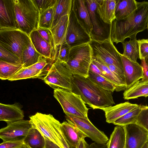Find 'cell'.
I'll return each instance as SVG.
<instances>
[{"instance_id": "3", "label": "cell", "mask_w": 148, "mask_h": 148, "mask_svg": "<svg viewBox=\"0 0 148 148\" xmlns=\"http://www.w3.org/2000/svg\"><path fill=\"white\" fill-rule=\"evenodd\" d=\"M16 29L29 36L38 27L40 14L34 0H14Z\"/></svg>"}, {"instance_id": "49", "label": "cell", "mask_w": 148, "mask_h": 148, "mask_svg": "<svg viewBox=\"0 0 148 148\" xmlns=\"http://www.w3.org/2000/svg\"><path fill=\"white\" fill-rule=\"evenodd\" d=\"M88 148H107V144H100L95 143L88 145Z\"/></svg>"}, {"instance_id": "47", "label": "cell", "mask_w": 148, "mask_h": 148, "mask_svg": "<svg viewBox=\"0 0 148 148\" xmlns=\"http://www.w3.org/2000/svg\"><path fill=\"white\" fill-rule=\"evenodd\" d=\"M89 70L94 73L103 77V75L100 70L92 62L90 66Z\"/></svg>"}, {"instance_id": "8", "label": "cell", "mask_w": 148, "mask_h": 148, "mask_svg": "<svg viewBox=\"0 0 148 148\" xmlns=\"http://www.w3.org/2000/svg\"><path fill=\"white\" fill-rule=\"evenodd\" d=\"M89 44L92 49V56L98 58L105 64L114 65L123 71L121 53L110 39L103 41L91 40Z\"/></svg>"}, {"instance_id": "22", "label": "cell", "mask_w": 148, "mask_h": 148, "mask_svg": "<svg viewBox=\"0 0 148 148\" xmlns=\"http://www.w3.org/2000/svg\"><path fill=\"white\" fill-rule=\"evenodd\" d=\"M92 62L100 70L103 77L113 83L116 86L115 91H121L126 89V84L123 81L110 70L104 62L99 58L92 56Z\"/></svg>"}, {"instance_id": "39", "label": "cell", "mask_w": 148, "mask_h": 148, "mask_svg": "<svg viewBox=\"0 0 148 148\" xmlns=\"http://www.w3.org/2000/svg\"><path fill=\"white\" fill-rule=\"evenodd\" d=\"M0 60L9 62L23 64L22 62L18 57L6 49L0 43Z\"/></svg>"}, {"instance_id": "13", "label": "cell", "mask_w": 148, "mask_h": 148, "mask_svg": "<svg viewBox=\"0 0 148 148\" xmlns=\"http://www.w3.org/2000/svg\"><path fill=\"white\" fill-rule=\"evenodd\" d=\"M31 125L29 120H22L7 123L0 129V138L3 141H23Z\"/></svg>"}, {"instance_id": "4", "label": "cell", "mask_w": 148, "mask_h": 148, "mask_svg": "<svg viewBox=\"0 0 148 148\" xmlns=\"http://www.w3.org/2000/svg\"><path fill=\"white\" fill-rule=\"evenodd\" d=\"M29 118L32 127L37 129L45 138L64 148L62 141L64 138L61 130V123L52 115L37 112Z\"/></svg>"}, {"instance_id": "26", "label": "cell", "mask_w": 148, "mask_h": 148, "mask_svg": "<svg viewBox=\"0 0 148 148\" xmlns=\"http://www.w3.org/2000/svg\"><path fill=\"white\" fill-rule=\"evenodd\" d=\"M148 96V80L142 79L126 89L123 93V98L125 100L137 98L140 97H147Z\"/></svg>"}, {"instance_id": "34", "label": "cell", "mask_w": 148, "mask_h": 148, "mask_svg": "<svg viewBox=\"0 0 148 148\" xmlns=\"http://www.w3.org/2000/svg\"><path fill=\"white\" fill-rule=\"evenodd\" d=\"M141 105L133 108L125 115L115 121L112 123L121 126L135 124L138 116L140 110Z\"/></svg>"}, {"instance_id": "41", "label": "cell", "mask_w": 148, "mask_h": 148, "mask_svg": "<svg viewBox=\"0 0 148 148\" xmlns=\"http://www.w3.org/2000/svg\"><path fill=\"white\" fill-rule=\"evenodd\" d=\"M139 48V58L141 60L144 59L148 62V40L143 39L137 40Z\"/></svg>"}, {"instance_id": "38", "label": "cell", "mask_w": 148, "mask_h": 148, "mask_svg": "<svg viewBox=\"0 0 148 148\" xmlns=\"http://www.w3.org/2000/svg\"><path fill=\"white\" fill-rule=\"evenodd\" d=\"M135 124L148 131V107L147 106H141L140 110Z\"/></svg>"}, {"instance_id": "48", "label": "cell", "mask_w": 148, "mask_h": 148, "mask_svg": "<svg viewBox=\"0 0 148 148\" xmlns=\"http://www.w3.org/2000/svg\"><path fill=\"white\" fill-rule=\"evenodd\" d=\"M45 144L44 148H60L56 144L47 139L45 138Z\"/></svg>"}, {"instance_id": "2", "label": "cell", "mask_w": 148, "mask_h": 148, "mask_svg": "<svg viewBox=\"0 0 148 148\" xmlns=\"http://www.w3.org/2000/svg\"><path fill=\"white\" fill-rule=\"evenodd\" d=\"M72 88V92L80 95L85 104L93 109L115 104L112 92L103 89L88 77L73 75Z\"/></svg>"}, {"instance_id": "27", "label": "cell", "mask_w": 148, "mask_h": 148, "mask_svg": "<svg viewBox=\"0 0 148 148\" xmlns=\"http://www.w3.org/2000/svg\"><path fill=\"white\" fill-rule=\"evenodd\" d=\"M72 3V0H56L53 7V19L51 27L55 26L62 17L69 14Z\"/></svg>"}, {"instance_id": "33", "label": "cell", "mask_w": 148, "mask_h": 148, "mask_svg": "<svg viewBox=\"0 0 148 148\" xmlns=\"http://www.w3.org/2000/svg\"><path fill=\"white\" fill-rule=\"evenodd\" d=\"M22 68L23 65L21 64L0 60V79L8 80Z\"/></svg>"}, {"instance_id": "30", "label": "cell", "mask_w": 148, "mask_h": 148, "mask_svg": "<svg viewBox=\"0 0 148 148\" xmlns=\"http://www.w3.org/2000/svg\"><path fill=\"white\" fill-rule=\"evenodd\" d=\"M47 73L38 70L31 66L22 68L8 80L13 81L34 78H39L42 79Z\"/></svg>"}, {"instance_id": "18", "label": "cell", "mask_w": 148, "mask_h": 148, "mask_svg": "<svg viewBox=\"0 0 148 148\" xmlns=\"http://www.w3.org/2000/svg\"><path fill=\"white\" fill-rule=\"evenodd\" d=\"M138 106L136 104L125 102L100 109L105 112L106 122L109 123H112L115 121Z\"/></svg>"}, {"instance_id": "40", "label": "cell", "mask_w": 148, "mask_h": 148, "mask_svg": "<svg viewBox=\"0 0 148 148\" xmlns=\"http://www.w3.org/2000/svg\"><path fill=\"white\" fill-rule=\"evenodd\" d=\"M71 48L65 40L59 47L56 60H58L66 63L69 58Z\"/></svg>"}, {"instance_id": "51", "label": "cell", "mask_w": 148, "mask_h": 148, "mask_svg": "<svg viewBox=\"0 0 148 148\" xmlns=\"http://www.w3.org/2000/svg\"><path fill=\"white\" fill-rule=\"evenodd\" d=\"M17 148H30L29 146L24 143H23L21 146Z\"/></svg>"}, {"instance_id": "23", "label": "cell", "mask_w": 148, "mask_h": 148, "mask_svg": "<svg viewBox=\"0 0 148 148\" xmlns=\"http://www.w3.org/2000/svg\"><path fill=\"white\" fill-rule=\"evenodd\" d=\"M29 36L36 51L42 57L53 61L52 48L42 37L37 30L32 32Z\"/></svg>"}, {"instance_id": "15", "label": "cell", "mask_w": 148, "mask_h": 148, "mask_svg": "<svg viewBox=\"0 0 148 148\" xmlns=\"http://www.w3.org/2000/svg\"><path fill=\"white\" fill-rule=\"evenodd\" d=\"M16 29L14 0H0V30Z\"/></svg>"}, {"instance_id": "25", "label": "cell", "mask_w": 148, "mask_h": 148, "mask_svg": "<svg viewBox=\"0 0 148 148\" xmlns=\"http://www.w3.org/2000/svg\"><path fill=\"white\" fill-rule=\"evenodd\" d=\"M138 2L135 0H116L115 19H123L130 15L137 8Z\"/></svg>"}, {"instance_id": "16", "label": "cell", "mask_w": 148, "mask_h": 148, "mask_svg": "<svg viewBox=\"0 0 148 148\" xmlns=\"http://www.w3.org/2000/svg\"><path fill=\"white\" fill-rule=\"evenodd\" d=\"M125 78L126 89L143 77L142 68L137 62L131 61L120 54Z\"/></svg>"}, {"instance_id": "17", "label": "cell", "mask_w": 148, "mask_h": 148, "mask_svg": "<svg viewBox=\"0 0 148 148\" xmlns=\"http://www.w3.org/2000/svg\"><path fill=\"white\" fill-rule=\"evenodd\" d=\"M72 8L79 23L90 35L92 29V26L86 5L85 0H73Z\"/></svg>"}, {"instance_id": "37", "label": "cell", "mask_w": 148, "mask_h": 148, "mask_svg": "<svg viewBox=\"0 0 148 148\" xmlns=\"http://www.w3.org/2000/svg\"><path fill=\"white\" fill-rule=\"evenodd\" d=\"M42 37L51 45L52 50V61L56 60L53 36L51 29L38 27L37 29Z\"/></svg>"}, {"instance_id": "44", "label": "cell", "mask_w": 148, "mask_h": 148, "mask_svg": "<svg viewBox=\"0 0 148 148\" xmlns=\"http://www.w3.org/2000/svg\"><path fill=\"white\" fill-rule=\"evenodd\" d=\"M105 64L112 72L121 79L125 84V76L123 71L114 65L108 64L105 63Z\"/></svg>"}, {"instance_id": "1", "label": "cell", "mask_w": 148, "mask_h": 148, "mask_svg": "<svg viewBox=\"0 0 148 148\" xmlns=\"http://www.w3.org/2000/svg\"><path fill=\"white\" fill-rule=\"evenodd\" d=\"M148 2H138L136 10L127 17L115 19L111 24L110 39L113 43H122L127 38L133 39L138 33L148 29Z\"/></svg>"}, {"instance_id": "36", "label": "cell", "mask_w": 148, "mask_h": 148, "mask_svg": "<svg viewBox=\"0 0 148 148\" xmlns=\"http://www.w3.org/2000/svg\"><path fill=\"white\" fill-rule=\"evenodd\" d=\"M53 7L40 14L38 27L51 29L53 19Z\"/></svg>"}, {"instance_id": "11", "label": "cell", "mask_w": 148, "mask_h": 148, "mask_svg": "<svg viewBox=\"0 0 148 148\" xmlns=\"http://www.w3.org/2000/svg\"><path fill=\"white\" fill-rule=\"evenodd\" d=\"M92 26L90 34L92 40L103 41L110 39L111 24L105 23L100 18L97 12V0H85Z\"/></svg>"}, {"instance_id": "20", "label": "cell", "mask_w": 148, "mask_h": 148, "mask_svg": "<svg viewBox=\"0 0 148 148\" xmlns=\"http://www.w3.org/2000/svg\"><path fill=\"white\" fill-rule=\"evenodd\" d=\"M23 111L19 104H5L0 103V121L7 123L23 120Z\"/></svg>"}, {"instance_id": "32", "label": "cell", "mask_w": 148, "mask_h": 148, "mask_svg": "<svg viewBox=\"0 0 148 148\" xmlns=\"http://www.w3.org/2000/svg\"><path fill=\"white\" fill-rule=\"evenodd\" d=\"M123 48L122 55L130 60L136 62L139 56V48L136 38L122 43Z\"/></svg>"}, {"instance_id": "52", "label": "cell", "mask_w": 148, "mask_h": 148, "mask_svg": "<svg viewBox=\"0 0 148 148\" xmlns=\"http://www.w3.org/2000/svg\"><path fill=\"white\" fill-rule=\"evenodd\" d=\"M141 148H148V142H146Z\"/></svg>"}, {"instance_id": "14", "label": "cell", "mask_w": 148, "mask_h": 148, "mask_svg": "<svg viewBox=\"0 0 148 148\" xmlns=\"http://www.w3.org/2000/svg\"><path fill=\"white\" fill-rule=\"evenodd\" d=\"M125 148H141L148 140V131L135 124L124 126Z\"/></svg>"}, {"instance_id": "6", "label": "cell", "mask_w": 148, "mask_h": 148, "mask_svg": "<svg viewBox=\"0 0 148 148\" xmlns=\"http://www.w3.org/2000/svg\"><path fill=\"white\" fill-rule=\"evenodd\" d=\"M73 75L66 63L56 60L42 80L54 90L63 89L72 91Z\"/></svg>"}, {"instance_id": "50", "label": "cell", "mask_w": 148, "mask_h": 148, "mask_svg": "<svg viewBox=\"0 0 148 148\" xmlns=\"http://www.w3.org/2000/svg\"><path fill=\"white\" fill-rule=\"evenodd\" d=\"M88 144L84 139L80 141L77 148H88Z\"/></svg>"}, {"instance_id": "46", "label": "cell", "mask_w": 148, "mask_h": 148, "mask_svg": "<svg viewBox=\"0 0 148 148\" xmlns=\"http://www.w3.org/2000/svg\"><path fill=\"white\" fill-rule=\"evenodd\" d=\"M141 60V64L140 65L142 68L143 73V77L142 79L145 81L148 80V62L144 59Z\"/></svg>"}, {"instance_id": "45", "label": "cell", "mask_w": 148, "mask_h": 148, "mask_svg": "<svg viewBox=\"0 0 148 148\" xmlns=\"http://www.w3.org/2000/svg\"><path fill=\"white\" fill-rule=\"evenodd\" d=\"M23 143V141H3L0 144V148H17Z\"/></svg>"}, {"instance_id": "29", "label": "cell", "mask_w": 148, "mask_h": 148, "mask_svg": "<svg viewBox=\"0 0 148 148\" xmlns=\"http://www.w3.org/2000/svg\"><path fill=\"white\" fill-rule=\"evenodd\" d=\"M41 56L36 51L30 39L23 50L22 61L23 68L28 67L35 64Z\"/></svg>"}, {"instance_id": "43", "label": "cell", "mask_w": 148, "mask_h": 148, "mask_svg": "<svg viewBox=\"0 0 148 148\" xmlns=\"http://www.w3.org/2000/svg\"><path fill=\"white\" fill-rule=\"evenodd\" d=\"M48 59L41 56L38 61L32 66L38 70L47 73L48 70L45 68L48 64L47 61Z\"/></svg>"}, {"instance_id": "9", "label": "cell", "mask_w": 148, "mask_h": 148, "mask_svg": "<svg viewBox=\"0 0 148 148\" xmlns=\"http://www.w3.org/2000/svg\"><path fill=\"white\" fill-rule=\"evenodd\" d=\"M30 40L29 36L18 29L0 30V43L18 57L22 63L23 50Z\"/></svg>"}, {"instance_id": "28", "label": "cell", "mask_w": 148, "mask_h": 148, "mask_svg": "<svg viewBox=\"0 0 148 148\" xmlns=\"http://www.w3.org/2000/svg\"><path fill=\"white\" fill-rule=\"evenodd\" d=\"M125 132L124 126L117 125L107 143V148H125Z\"/></svg>"}, {"instance_id": "10", "label": "cell", "mask_w": 148, "mask_h": 148, "mask_svg": "<svg viewBox=\"0 0 148 148\" xmlns=\"http://www.w3.org/2000/svg\"><path fill=\"white\" fill-rule=\"evenodd\" d=\"M67 121L81 131L87 137L95 143L100 144H106L109 139L103 132L96 127L88 117L77 116L65 113Z\"/></svg>"}, {"instance_id": "7", "label": "cell", "mask_w": 148, "mask_h": 148, "mask_svg": "<svg viewBox=\"0 0 148 148\" xmlns=\"http://www.w3.org/2000/svg\"><path fill=\"white\" fill-rule=\"evenodd\" d=\"M53 96L60 104L64 112L88 117V109L80 95L63 89L54 90Z\"/></svg>"}, {"instance_id": "35", "label": "cell", "mask_w": 148, "mask_h": 148, "mask_svg": "<svg viewBox=\"0 0 148 148\" xmlns=\"http://www.w3.org/2000/svg\"><path fill=\"white\" fill-rule=\"evenodd\" d=\"M88 77L90 80L103 89L112 92L116 89L115 86L104 77L97 74L89 70Z\"/></svg>"}, {"instance_id": "24", "label": "cell", "mask_w": 148, "mask_h": 148, "mask_svg": "<svg viewBox=\"0 0 148 148\" xmlns=\"http://www.w3.org/2000/svg\"><path fill=\"white\" fill-rule=\"evenodd\" d=\"M69 16V15H67L62 17L50 29L54 40L56 59L59 46L65 40Z\"/></svg>"}, {"instance_id": "21", "label": "cell", "mask_w": 148, "mask_h": 148, "mask_svg": "<svg viewBox=\"0 0 148 148\" xmlns=\"http://www.w3.org/2000/svg\"><path fill=\"white\" fill-rule=\"evenodd\" d=\"M97 12L105 23L111 25L115 19L116 0H97Z\"/></svg>"}, {"instance_id": "31", "label": "cell", "mask_w": 148, "mask_h": 148, "mask_svg": "<svg viewBox=\"0 0 148 148\" xmlns=\"http://www.w3.org/2000/svg\"><path fill=\"white\" fill-rule=\"evenodd\" d=\"M30 148H44L45 141V138L36 129L31 127L23 140Z\"/></svg>"}, {"instance_id": "19", "label": "cell", "mask_w": 148, "mask_h": 148, "mask_svg": "<svg viewBox=\"0 0 148 148\" xmlns=\"http://www.w3.org/2000/svg\"><path fill=\"white\" fill-rule=\"evenodd\" d=\"M60 127L64 138L72 148H77L80 141L87 137L81 131L67 121L61 123Z\"/></svg>"}, {"instance_id": "5", "label": "cell", "mask_w": 148, "mask_h": 148, "mask_svg": "<svg viewBox=\"0 0 148 148\" xmlns=\"http://www.w3.org/2000/svg\"><path fill=\"white\" fill-rule=\"evenodd\" d=\"M92 57V50L89 43L71 48L66 63L73 75L87 77Z\"/></svg>"}, {"instance_id": "12", "label": "cell", "mask_w": 148, "mask_h": 148, "mask_svg": "<svg viewBox=\"0 0 148 148\" xmlns=\"http://www.w3.org/2000/svg\"><path fill=\"white\" fill-rule=\"evenodd\" d=\"M90 36L79 24L72 7L69 16L65 40L71 47L89 43Z\"/></svg>"}, {"instance_id": "42", "label": "cell", "mask_w": 148, "mask_h": 148, "mask_svg": "<svg viewBox=\"0 0 148 148\" xmlns=\"http://www.w3.org/2000/svg\"><path fill=\"white\" fill-rule=\"evenodd\" d=\"M40 14L53 6L56 0H34Z\"/></svg>"}]
</instances>
